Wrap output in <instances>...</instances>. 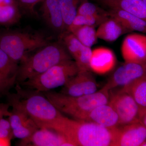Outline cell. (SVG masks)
Listing matches in <instances>:
<instances>
[{"instance_id": "1", "label": "cell", "mask_w": 146, "mask_h": 146, "mask_svg": "<svg viewBox=\"0 0 146 146\" xmlns=\"http://www.w3.org/2000/svg\"><path fill=\"white\" fill-rule=\"evenodd\" d=\"M16 84V93L7 94L9 106L25 113L39 128L57 130L65 116L41 92L25 90L19 84Z\"/></svg>"}, {"instance_id": "2", "label": "cell", "mask_w": 146, "mask_h": 146, "mask_svg": "<svg viewBox=\"0 0 146 146\" xmlns=\"http://www.w3.org/2000/svg\"><path fill=\"white\" fill-rule=\"evenodd\" d=\"M57 131L74 146H116L119 127H105L65 117Z\"/></svg>"}, {"instance_id": "3", "label": "cell", "mask_w": 146, "mask_h": 146, "mask_svg": "<svg viewBox=\"0 0 146 146\" xmlns=\"http://www.w3.org/2000/svg\"><path fill=\"white\" fill-rule=\"evenodd\" d=\"M72 59L61 41L49 43L30 54L20 63L17 83L23 82L42 74L55 65Z\"/></svg>"}, {"instance_id": "4", "label": "cell", "mask_w": 146, "mask_h": 146, "mask_svg": "<svg viewBox=\"0 0 146 146\" xmlns=\"http://www.w3.org/2000/svg\"><path fill=\"white\" fill-rule=\"evenodd\" d=\"M49 43L46 36L37 33L8 31L0 33V48L18 63Z\"/></svg>"}, {"instance_id": "5", "label": "cell", "mask_w": 146, "mask_h": 146, "mask_svg": "<svg viewBox=\"0 0 146 146\" xmlns=\"http://www.w3.org/2000/svg\"><path fill=\"white\" fill-rule=\"evenodd\" d=\"M43 93L60 112L74 119L79 114L99 106L107 104L109 98V90L104 86L94 94L80 96H71L51 91Z\"/></svg>"}, {"instance_id": "6", "label": "cell", "mask_w": 146, "mask_h": 146, "mask_svg": "<svg viewBox=\"0 0 146 146\" xmlns=\"http://www.w3.org/2000/svg\"><path fill=\"white\" fill-rule=\"evenodd\" d=\"M79 71L75 61L69 59L54 65L39 75L18 84L29 89L44 93L64 86Z\"/></svg>"}, {"instance_id": "7", "label": "cell", "mask_w": 146, "mask_h": 146, "mask_svg": "<svg viewBox=\"0 0 146 146\" xmlns=\"http://www.w3.org/2000/svg\"><path fill=\"white\" fill-rule=\"evenodd\" d=\"M108 104L118 115L119 125L140 123L139 108L133 98L127 93L120 90L109 96Z\"/></svg>"}, {"instance_id": "8", "label": "cell", "mask_w": 146, "mask_h": 146, "mask_svg": "<svg viewBox=\"0 0 146 146\" xmlns=\"http://www.w3.org/2000/svg\"><path fill=\"white\" fill-rule=\"evenodd\" d=\"M146 75V64L125 62L113 73L104 86L108 90L124 86Z\"/></svg>"}, {"instance_id": "9", "label": "cell", "mask_w": 146, "mask_h": 146, "mask_svg": "<svg viewBox=\"0 0 146 146\" xmlns=\"http://www.w3.org/2000/svg\"><path fill=\"white\" fill-rule=\"evenodd\" d=\"M98 85L91 71H79L63 86L60 93L71 96H80L96 92Z\"/></svg>"}, {"instance_id": "10", "label": "cell", "mask_w": 146, "mask_h": 146, "mask_svg": "<svg viewBox=\"0 0 146 146\" xmlns=\"http://www.w3.org/2000/svg\"><path fill=\"white\" fill-rule=\"evenodd\" d=\"M121 51L125 62L146 64L145 35L136 33L129 35L123 41Z\"/></svg>"}, {"instance_id": "11", "label": "cell", "mask_w": 146, "mask_h": 146, "mask_svg": "<svg viewBox=\"0 0 146 146\" xmlns=\"http://www.w3.org/2000/svg\"><path fill=\"white\" fill-rule=\"evenodd\" d=\"M21 146H74L65 136L56 131L40 128L30 137L21 140Z\"/></svg>"}, {"instance_id": "12", "label": "cell", "mask_w": 146, "mask_h": 146, "mask_svg": "<svg viewBox=\"0 0 146 146\" xmlns=\"http://www.w3.org/2000/svg\"><path fill=\"white\" fill-rule=\"evenodd\" d=\"M75 119L98 124L107 127L119 125V117L115 110L108 104L102 105L78 115Z\"/></svg>"}, {"instance_id": "13", "label": "cell", "mask_w": 146, "mask_h": 146, "mask_svg": "<svg viewBox=\"0 0 146 146\" xmlns=\"http://www.w3.org/2000/svg\"><path fill=\"white\" fill-rule=\"evenodd\" d=\"M19 64L0 48V94H9L17 83Z\"/></svg>"}, {"instance_id": "14", "label": "cell", "mask_w": 146, "mask_h": 146, "mask_svg": "<svg viewBox=\"0 0 146 146\" xmlns=\"http://www.w3.org/2000/svg\"><path fill=\"white\" fill-rule=\"evenodd\" d=\"M8 117L13 136L16 138L27 139L39 128L31 118L20 110L13 109Z\"/></svg>"}, {"instance_id": "15", "label": "cell", "mask_w": 146, "mask_h": 146, "mask_svg": "<svg viewBox=\"0 0 146 146\" xmlns=\"http://www.w3.org/2000/svg\"><path fill=\"white\" fill-rule=\"evenodd\" d=\"M116 146H140L146 141V126L133 123L119 127Z\"/></svg>"}, {"instance_id": "16", "label": "cell", "mask_w": 146, "mask_h": 146, "mask_svg": "<svg viewBox=\"0 0 146 146\" xmlns=\"http://www.w3.org/2000/svg\"><path fill=\"white\" fill-rule=\"evenodd\" d=\"M116 58L112 50L100 47L92 50L90 60L91 70L99 74H104L115 67Z\"/></svg>"}, {"instance_id": "17", "label": "cell", "mask_w": 146, "mask_h": 146, "mask_svg": "<svg viewBox=\"0 0 146 146\" xmlns=\"http://www.w3.org/2000/svg\"><path fill=\"white\" fill-rule=\"evenodd\" d=\"M41 13L45 23L53 30L60 33L65 32L60 0H42Z\"/></svg>"}, {"instance_id": "18", "label": "cell", "mask_w": 146, "mask_h": 146, "mask_svg": "<svg viewBox=\"0 0 146 146\" xmlns=\"http://www.w3.org/2000/svg\"><path fill=\"white\" fill-rule=\"evenodd\" d=\"M120 90L129 94L136 102L139 108L140 119L146 116V75L123 86Z\"/></svg>"}, {"instance_id": "19", "label": "cell", "mask_w": 146, "mask_h": 146, "mask_svg": "<svg viewBox=\"0 0 146 146\" xmlns=\"http://www.w3.org/2000/svg\"><path fill=\"white\" fill-rule=\"evenodd\" d=\"M101 2L111 9L124 11L146 21V3L143 0H105Z\"/></svg>"}, {"instance_id": "20", "label": "cell", "mask_w": 146, "mask_h": 146, "mask_svg": "<svg viewBox=\"0 0 146 146\" xmlns=\"http://www.w3.org/2000/svg\"><path fill=\"white\" fill-rule=\"evenodd\" d=\"M108 15L117 21L129 32L138 31L146 32V21L126 11L120 9H111L108 12Z\"/></svg>"}, {"instance_id": "21", "label": "cell", "mask_w": 146, "mask_h": 146, "mask_svg": "<svg viewBox=\"0 0 146 146\" xmlns=\"http://www.w3.org/2000/svg\"><path fill=\"white\" fill-rule=\"evenodd\" d=\"M129 32L114 18L108 17L100 24L96 31L98 38L107 42L115 41L124 33Z\"/></svg>"}, {"instance_id": "22", "label": "cell", "mask_w": 146, "mask_h": 146, "mask_svg": "<svg viewBox=\"0 0 146 146\" xmlns=\"http://www.w3.org/2000/svg\"><path fill=\"white\" fill-rule=\"evenodd\" d=\"M21 17L20 7L16 0H0V25H13Z\"/></svg>"}, {"instance_id": "23", "label": "cell", "mask_w": 146, "mask_h": 146, "mask_svg": "<svg viewBox=\"0 0 146 146\" xmlns=\"http://www.w3.org/2000/svg\"><path fill=\"white\" fill-rule=\"evenodd\" d=\"M81 0H60V9L65 31L77 15L78 8Z\"/></svg>"}, {"instance_id": "24", "label": "cell", "mask_w": 146, "mask_h": 146, "mask_svg": "<svg viewBox=\"0 0 146 146\" xmlns=\"http://www.w3.org/2000/svg\"><path fill=\"white\" fill-rule=\"evenodd\" d=\"M70 32L85 46L91 47L96 43L98 37L95 27L82 26L74 29Z\"/></svg>"}, {"instance_id": "25", "label": "cell", "mask_w": 146, "mask_h": 146, "mask_svg": "<svg viewBox=\"0 0 146 146\" xmlns=\"http://www.w3.org/2000/svg\"><path fill=\"white\" fill-rule=\"evenodd\" d=\"M109 16L107 15H82L77 14L67 31L70 32L74 29L82 26L96 27L102 23Z\"/></svg>"}, {"instance_id": "26", "label": "cell", "mask_w": 146, "mask_h": 146, "mask_svg": "<svg viewBox=\"0 0 146 146\" xmlns=\"http://www.w3.org/2000/svg\"><path fill=\"white\" fill-rule=\"evenodd\" d=\"M60 41L65 46L71 56L76 59L83 45L71 32L65 31L60 34Z\"/></svg>"}, {"instance_id": "27", "label": "cell", "mask_w": 146, "mask_h": 146, "mask_svg": "<svg viewBox=\"0 0 146 146\" xmlns=\"http://www.w3.org/2000/svg\"><path fill=\"white\" fill-rule=\"evenodd\" d=\"M92 50L91 47L83 46L76 59L74 60L79 71H91L90 68V60Z\"/></svg>"}, {"instance_id": "28", "label": "cell", "mask_w": 146, "mask_h": 146, "mask_svg": "<svg viewBox=\"0 0 146 146\" xmlns=\"http://www.w3.org/2000/svg\"><path fill=\"white\" fill-rule=\"evenodd\" d=\"M77 14L82 15H107V11L88 0H81L78 8Z\"/></svg>"}, {"instance_id": "29", "label": "cell", "mask_w": 146, "mask_h": 146, "mask_svg": "<svg viewBox=\"0 0 146 146\" xmlns=\"http://www.w3.org/2000/svg\"><path fill=\"white\" fill-rule=\"evenodd\" d=\"M42 0H16L19 7L30 14H35V7Z\"/></svg>"}, {"instance_id": "30", "label": "cell", "mask_w": 146, "mask_h": 146, "mask_svg": "<svg viewBox=\"0 0 146 146\" xmlns=\"http://www.w3.org/2000/svg\"><path fill=\"white\" fill-rule=\"evenodd\" d=\"M13 135L8 120L0 119V138L12 139Z\"/></svg>"}, {"instance_id": "31", "label": "cell", "mask_w": 146, "mask_h": 146, "mask_svg": "<svg viewBox=\"0 0 146 146\" xmlns=\"http://www.w3.org/2000/svg\"><path fill=\"white\" fill-rule=\"evenodd\" d=\"M9 105L8 104L0 103V119L10 115L11 111H9Z\"/></svg>"}, {"instance_id": "32", "label": "cell", "mask_w": 146, "mask_h": 146, "mask_svg": "<svg viewBox=\"0 0 146 146\" xmlns=\"http://www.w3.org/2000/svg\"><path fill=\"white\" fill-rule=\"evenodd\" d=\"M11 139L0 138V146H9L11 145Z\"/></svg>"}, {"instance_id": "33", "label": "cell", "mask_w": 146, "mask_h": 146, "mask_svg": "<svg viewBox=\"0 0 146 146\" xmlns=\"http://www.w3.org/2000/svg\"><path fill=\"white\" fill-rule=\"evenodd\" d=\"M146 141H144L143 142V143H142V144H141V146H146Z\"/></svg>"}, {"instance_id": "34", "label": "cell", "mask_w": 146, "mask_h": 146, "mask_svg": "<svg viewBox=\"0 0 146 146\" xmlns=\"http://www.w3.org/2000/svg\"><path fill=\"white\" fill-rule=\"evenodd\" d=\"M143 1L145 2V3H146V0H143Z\"/></svg>"}, {"instance_id": "35", "label": "cell", "mask_w": 146, "mask_h": 146, "mask_svg": "<svg viewBox=\"0 0 146 146\" xmlns=\"http://www.w3.org/2000/svg\"><path fill=\"white\" fill-rule=\"evenodd\" d=\"M99 1H105V0H99Z\"/></svg>"}]
</instances>
